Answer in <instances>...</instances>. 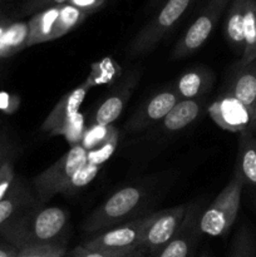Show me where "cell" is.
Listing matches in <instances>:
<instances>
[{
    "mask_svg": "<svg viewBox=\"0 0 256 257\" xmlns=\"http://www.w3.org/2000/svg\"><path fill=\"white\" fill-rule=\"evenodd\" d=\"M69 213L62 207L42 205L20 213L0 228V238L18 250L29 246L67 242Z\"/></svg>",
    "mask_w": 256,
    "mask_h": 257,
    "instance_id": "obj_1",
    "label": "cell"
},
{
    "mask_svg": "<svg viewBox=\"0 0 256 257\" xmlns=\"http://www.w3.org/2000/svg\"><path fill=\"white\" fill-rule=\"evenodd\" d=\"M242 178L233 171L230 182L223 187L212 203L201 213L200 232L211 237L225 236L231 230L240 211L241 195L243 190Z\"/></svg>",
    "mask_w": 256,
    "mask_h": 257,
    "instance_id": "obj_2",
    "label": "cell"
},
{
    "mask_svg": "<svg viewBox=\"0 0 256 257\" xmlns=\"http://www.w3.org/2000/svg\"><path fill=\"white\" fill-rule=\"evenodd\" d=\"M196 2L197 0H166L152 19L135 35L128 47V54L137 57L152 52Z\"/></svg>",
    "mask_w": 256,
    "mask_h": 257,
    "instance_id": "obj_3",
    "label": "cell"
},
{
    "mask_svg": "<svg viewBox=\"0 0 256 257\" xmlns=\"http://www.w3.org/2000/svg\"><path fill=\"white\" fill-rule=\"evenodd\" d=\"M143 197L142 188L136 186L120 188L85 218L83 231L88 233L104 232L120 225L135 212Z\"/></svg>",
    "mask_w": 256,
    "mask_h": 257,
    "instance_id": "obj_4",
    "label": "cell"
},
{
    "mask_svg": "<svg viewBox=\"0 0 256 257\" xmlns=\"http://www.w3.org/2000/svg\"><path fill=\"white\" fill-rule=\"evenodd\" d=\"M87 162V151L80 145L70 147L52 166L35 176L32 181L37 200L47 205L55 195L62 193L75 172Z\"/></svg>",
    "mask_w": 256,
    "mask_h": 257,
    "instance_id": "obj_5",
    "label": "cell"
},
{
    "mask_svg": "<svg viewBox=\"0 0 256 257\" xmlns=\"http://www.w3.org/2000/svg\"><path fill=\"white\" fill-rule=\"evenodd\" d=\"M231 0H205L197 17L177 40L172 50V59H183L198 52L217 27Z\"/></svg>",
    "mask_w": 256,
    "mask_h": 257,
    "instance_id": "obj_6",
    "label": "cell"
},
{
    "mask_svg": "<svg viewBox=\"0 0 256 257\" xmlns=\"http://www.w3.org/2000/svg\"><path fill=\"white\" fill-rule=\"evenodd\" d=\"M28 48L60 39L73 30V18L67 5L53 7L32 15L28 19Z\"/></svg>",
    "mask_w": 256,
    "mask_h": 257,
    "instance_id": "obj_7",
    "label": "cell"
},
{
    "mask_svg": "<svg viewBox=\"0 0 256 257\" xmlns=\"http://www.w3.org/2000/svg\"><path fill=\"white\" fill-rule=\"evenodd\" d=\"M187 205H178L150 215L143 231L141 250L148 256L153 255L163 247L182 223Z\"/></svg>",
    "mask_w": 256,
    "mask_h": 257,
    "instance_id": "obj_8",
    "label": "cell"
},
{
    "mask_svg": "<svg viewBox=\"0 0 256 257\" xmlns=\"http://www.w3.org/2000/svg\"><path fill=\"white\" fill-rule=\"evenodd\" d=\"M211 119L223 131L232 133L253 132V113L230 93L223 92L207 108Z\"/></svg>",
    "mask_w": 256,
    "mask_h": 257,
    "instance_id": "obj_9",
    "label": "cell"
},
{
    "mask_svg": "<svg viewBox=\"0 0 256 257\" xmlns=\"http://www.w3.org/2000/svg\"><path fill=\"white\" fill-rule=\"evenodd\" d=\"M150 215L123 222L82 243L88 250H138Z\"/></svg>",
    "mask_w": 256,
    "mask_h": 257,
    "instance_id": "obj_10",
    "label": "cell"
},
{
    "mask_svg": "<svg viewBox=\"0 0 256 257\" xmlns=\"http://www.w3.org/2000/svg\"><path fill=\"white\" fill-rule=\"evenodd\" d=\"M201 203L187 205L182 223L173 237L161 250L150 257H190L200 238V217L202 213Z\"/></svg>",
    "mask_w": 256,
    "mask_h": 257,
    "instance_id": "obj_11",
    "label": "cell"
},
{
    "mask_svg": "<svg viewBox=\"0 0 256 257\" xmlns=\"http://www.w3.org/2000/svg\"><path fill=\"white\" fill-rule=\"evenodd\" d=\"M178 100L180 97L173 88L156 93L140 109L136 110L125 124V132H142L158 122H162Z\"/></svg>",
    "mask_w": 256,
    "mask_h": 257,
    "instance_id": "obj_12",
    "label": "cell"
},
{
    "mask_svg": "<svg viewBox=\"0 0 256 257\" xmlns=\"http://www.w3.org/2000/svg\"><path fill=\"white\" fill-rule=\"evenodd\" d=\"M140 80V73L138 70H132L125 78H123L108 97L103 100L102 104L98 107L95 112L94 123L102 125H110L115 119H118L124 109L125 104L130 100L133 90L137 87Z\"/></svg>",
    "mask_w": 256,
    "mask_h": 257,
    "instance_id": "obj_13",
    "label": "cell"
},
{
    "mask_svg": "<svg viewBox=\"0 0 256 257\" xmlns=\"http://www.w3.org/2000/svg\"><path fill=\"white\" fill-rule=\"evenodd\" d=\"M89 88H88L87 85H85V83L83 82L82 84L73 88L70 92H68L67 94L63 95V97L58 100L57 104L54 105V108L50 110L49 114L47 115L44 122L42 123L40 131L47 133V135H49L50 137H55L58 131H59L68 120H70L74 115H77L78 113H79L83 100H84L85 95H87V93L89 92Z\"/></svg>",
    "mask_w": 256,
    "mask_h": 257,
    "instance_id": "obj_14",
    "label": "cell"
},
{
    "mask_svg": "<svg viewBox=\"0 0 256 257\" xmlns=\"http://www.w3.org/2000/svg\"><path fill=\"white\" fill-rule=\"evenodd\" d=\"M38 202L34 190L24 178L18 176L9 192L0 200V228Z\"/></svg>",
    "mask_w": 256,
    "mask_h": 257,
    "instance_id": "obj_15",
    "label": "cell"
},
{
    "mask_svg": "<svg viewBox=\"0 0 256 257\" xmlns=\"http://www.w3.org/2000/svg\"><path fill=\"white\" fill-rule=\"evenodd\" d=\"M22 148L9 130L0 124V200L9 192L17 180L15 165Z\"/></svg>",
    "mask_w": 256,
    "mask_h": 257,
    "instance_id": "obj_16",
    "label": "cell"
},
{
    "mask_svg": "<svg viewBox=\"0 0 256 257\" xmlns=\"http://www.w3.org/2000/svg\"><path fill=\"white\" fill-rule=\"evenodd\" d=\"M225 92L233 95L253 113L256 102V59L245 65L237 63Z\"/></svg>",
    "mask_w": 256,
    "mask_h": 257,
    "instance_id": "obj_17",
    "label": "cell"
},
{
    "mask_svg": "<svg viewBox=\"0 0 256 257\" xmlns=\"http://www.w3.org/2000/svg\"><path fill=\"white\" fill-rule=\"evenodd\" d=\"M215 80L212 70L206 67H197L183 73L176 82L173 89L180 99H200L211 90Z\"/></svg>",
    "mask_w": 256,
    "mask_h": 257,
    "instance_id": "obj_18",
    "label": "cell"
},
{
    "mask_svg": "<svg viewBox=\"0 0 256 257\" xmlns=\"http://www.w3.org/2000/svg\"><path fill=\"white\" fill-rule=\"evenodd\" d=\"M206 107V98L200 99H180L175 107L163 118V130L167 133H176L195 123Z\"/></svg>",
    "mask_w": 256,
    "mask_h": 257,
    "instance_id": "obj_19",
    "label": "cell"
},
{
    "mask_svg": "<svg viewBox=\"0 0 256 257\" xmlns=\"http://www.w3.org/2000/svg\"><path fill=\"white\" fill-rule=\"evenodd\" d=\"M235 172L238 173L245 185L256 187V137L252 132L238 135Z\"/></svg>",
    "mask_w": 256,
    "mask_h": 257,
    "instance_id": "obj_20",
    "label": "cell"
},
{
    "mask_svg": "<svg viewBox=\"0 0 256 257\" xmlns=\"http://www.w3.org/2000/svg\"><path fill=\"white\" fill-rule=\"evenodd\" d=\"M247 0H231L226 9L223 33L230 47L241 57L243 50V15Z\"/></svg>",
    "mask_w": 256,
    "mask_h": 257,
    "instance_id": "obj_21",
    "label": "cell"
},
{
    "mask_svg": "<svg viewBox=\"0 0 256 257\" xmlns=\"http://www.w3.org/2000/svg\"><path fill=\"white\" fill-rule=\"evenodd\" d=\"M29 25L28 20L17 19L0 37V60L8 59L28 48Z\"/></svg>",
    "mask_w": 256,
    "mask_h": 257,
    "instance_id": "obj_22",
    "label": "cell"
},
{
    "mask_svg": "<svg viewBox=\"0 0 256 257\" xmlns=\"http://www.w3.org/2000/svg\"><path fill=\"white\" fill-rule=\"evenodd\" d=\"M256 59V0H247L243 15V50L238 63L248 64Z\"/></svg>",
    "mask_w": 256,
    "mask_h": 257,
    "instance_id": "obj_23",
    "label": "cell"
},
{
    "mask_svg": "<svg viewBox=\"0 0 256 257\" xmlns=\"http://www.w3.org/2000/svg\"><path fill=\"white\" fill-rule=\"evenodd\" d=\"M120 73H122V67L117 62H114L109 57L103 58V59L93 63L84 83L89 89L99 87V85L112 84L117 78H119Z\"/></svg>",
    "mask_w": 256,
    "mask_h": 257,
    "instance_id": "obj_24",
    "label": "cell"
},
{
    "mask_svg": "<svg viewBox=\"0 0 256 257\" xmlns=\"http://www.w3.org/2000/svg\"><path fill=\"white\" fill-rule=\"evenodd\" d=\"M114 136H118V130L115 127L110 125H102V124H92L85 130L83 140L80 142V146L84 148L87 152L94 151L107 143L110 138Z\"/></svg>",
    "mask_w": 256,
    "mask_h": 257,
    "instance_id": "obj_25",
    "label": "cell"
},
{
    "mask_svg": "<svg viewBox=\"0 0 256 257\" xmlns=\"http://www.w3.org/2000/svg\"><path fill=\"white\" fill-rule=\"evenodd\" d=\"M230 257H256V242L250 228L241 226L231 246Z\"/></svg>",
    "mask_w": 256,
    "mask_h": 257,
    "instance_id": "obj_26",
    "label": "cell"
},
{
    "mask_svg": "<svg viewBox=\"0 0 256 257\" xmlns=\"http://www.w3.org/2000/svg\"><path fill=\"white\" fill-rule=\"evenodd\" d=\"M99 171L100 166H95L87 161V162L73 175V177L70 178L69 182L67 183V186H65L62 193L63 195H73V193L77 192L78 190L89 185V183L94 180L95 176L99 173Z\"/></svg>",
    "mask_w": 256,
    "mask_h": 257,
    "instance_id": "obj_27",
    "label": "cell"
},
{
    "mask_svg": "<svg viewBox=\"0 0 256 257\" xmlns=\"http://www.w3.org/2000/svg\"><path fill=\"white\" fill-rule=\"evenodd\" d=\"M67 3H69V0H23L18 5V8L10 10V13L15 19H23L25 17H32L42 10L59 7V5L67 4Z\"/></svg>",
    "mask_w": 256,
    "mask_h": 257,
    "instance_id": "obj_28",
    "label": "cell"
},
{
    "mask_svg": "<svg viewBox=\"0 0 256 257\" xmlns=\"http://www.w3.org/2000/svg\"><path fill=\"white\" fill-rule=\"evenodd\" d=\"M85 130H87V128H85L84 124V117H83L82 113L79 112L77 115H74L72 119L68 120V122L58 131L55 136H62V137H64L65 141L69 143L70 147H74V146L80 145Z\"/></svg>",
    "mask_w": 256,
    "mask_h": 257,
    "instance_id": "obj_29",
    "label": "cell"
},
{
    "mask_svg": "<svg viewBox=\"0 0 256 257\" xmlns=\"http://www.w3.org/2000/svg\"><path fill=\"white\" fill-rule=\"evenodd\" d=\"M67 252V242L49 243V245H37L20 248L15 257H65Z\"/></svg>",
    "mask_w": 256,
    "mask_h": 257,
    "instance_id": "obj_30",
    "label": "cell"
},
{
    "mask_svg": "<svg viewBox=\"0 0 256 257\" xmlns=\"http://www.w3.org/2000/svg\"><path fill=\"white\" fill-rule=\"evenodd\" d=\"M118 136H114L113 138H110L107 143L100 146V147L97 148V150L87 152L88 162L102 167L103 163L107 162V161L112 157L113 153H114L115 148H117V145H118Z\"/></svg>",
    "mask_w": 256,
    "mask_h": 257,
    "instance_id": "obj_31",
    "label": "cell"
},
{
    "mask_svg": "<svg viewBox=\"0 0 256 257\" xmlns=\"http://www.w3.org/2000/svg\"><path fill=\"white\" fill-rule=\"evenodd\" d=\"M136 250H88L77 246L68 257H124Z\"/></svg>",
    "mask_w": 256,
    "mask_h": 257,
    "instance_id": "obj_32",
    "label": "cell"
},
{
    "mask_svg": "<svg viewBox=\"0 0 256 257\" xmlns=\"http://www.w3.org/2000/svg\"><path fill=\"white\" fill-rule=\"evenodd\" d=\"M105 0H69L68 4L74 5V7L80 8L83 10H87L89 13H95L104 5Z\"/></svg>",
    "mask_w": 256,
    "mask_h": 257,
    "instance_id": "obj_33",
    "label": "cell"
},
{
    "mask_svg": "<svg viewBox=\"0 0 256 257\" xmlns=\"http://www.w3.org/2000/svg\"><path fill=\"white\" fill-rule=\"evenodd\" d=\"M18 253V248L10 245L5 240L0 238V257H15Z\"/></svg>",
    "mask_w": 256,
    "mask_h": 257,
    "instance_id": "obj_34",
    "label": "cell"
},
{
    "mask_svg": "<svg viewBox=\"0 0 256 257\" xmlns=\"http://www.w3.org/2000/svg\"><path fill=\"white\" fill-rule=\"evenodd\" d=\"M14 20H17V19L13 17L12 13H10V10L9 12H5V13H2V14H0V37L4 34L5 30L9 28V25L12 24Z\"/></svg>",
    "mask_w": 256,
    "mask_h": 257,
    "instance_id": "obj_35",
    "label": "cell"
},
{
    "mask_svg": "<svg viewBox=\"0 0 256 257\" xmlns=\"http://www.w3.org/2000/svg\"><path fill=\"white\" fill-rule=\"evenodd\" d=\"M166 0H148V4H147V9L148 10H153V9H158L161 5L165 3Z\"/></svg>",
    "mask_w": 256,
    "mask_h": 257,
    "instance_id": "obj_36",
    "label": "cell"
},
{
    "mask_svg": "<svg viewBox=\"0 0 256 257\" xmlns=\"http://www.w3.org/2000/svg\"><path fill=\"white\" fill-rule=\"evenodd\" d=\"M125 257H150V256H148L145 251H142L141 248H138V250L133 251V252H131L130 255H127Z\"/></svg>",
    "mask_w": 256,
    "mask_h": 257,
    "instance_id": "obj_37",
    "label": "cell"
},
{
    "mask_svg": "<svg viewBox=\"0 0 256 257\" xmlns=\"http://www.w3.org/2000/svg\"><path fill=\"white\" fill-rule=\"evenodd\" d=\"M253 132H256V102L253 105Z\"/></svg>",
    "mask_w": 256,
    "mask_h": 257,
    "instance_id": "obj_38",
    "label": "cell"
},
{
    "mask_svg": "<svg viewBox=\"0 0 256 257\" xmlns=\"http://www.w3.org/2000/svg\"><path fill=\"white\" fill-rule=\"evenodd\" d=\"M5 12H9V5H0V14Z\"/></svg>",
    "mask_w": 256,
    "mask_h": 257,
    "instance_id": "obj_39",
    "label": "cell"
},
{
    "mask_svg": "<svg viewBox=\"0 0 256 257\" xmlns=\"http://www.w3.org/2000/svg\"><path fill=\"white\" fill-rule=\"evenodd\" d=\"M15 2V0H0V5H9V3Z\"/></svg>",
    "mask_w": 256,
    "mask_h": 257,
    "instance_id": "obj_40",
    "label": "cell"
},
{
    "mask_svg": "<svg viewBox=\"0 0 256 257\" xmlns=\"http://www.w3.org/2000/svg\"><path fill=\"white\" fill-rule=\"evenodd\" d=\"M200 257H210V256H208L207 252H202V253H201V255H200Z\"/></svg>",
    "mask_w": 256,
    "mask_h": 257,
    "instance_id": "obj_41",
    "label": "cell"
},
{
    "mask_svg": "<svg viewBox=\"0 0 256 257\" xmlns=\"http://www.w3.org/2000/svg\"><path fill=\"white\" fill-rule=\"evenodd\" d=\"M0 79H2V69H0Z\"/></svg>",
    "mask_w": 256,
    "mask_h": 257,
    "instance_id": "obj_42",
    "label": "cell"
},
{
    "mask_svg": "<svg viewBox=\"0 0 256 257\" xmlns=\"http://www.w3.org/2000/svg\"><path fill=\"white\" fill-rule=\"evenodd\" d=\"M124 257H125V256H124Z\"/></svg>",
    "mask_w": 256,
    "mask_h": 257,
    "instance_id": "obj_43",
    "label": "cell"
}]
</instances>
